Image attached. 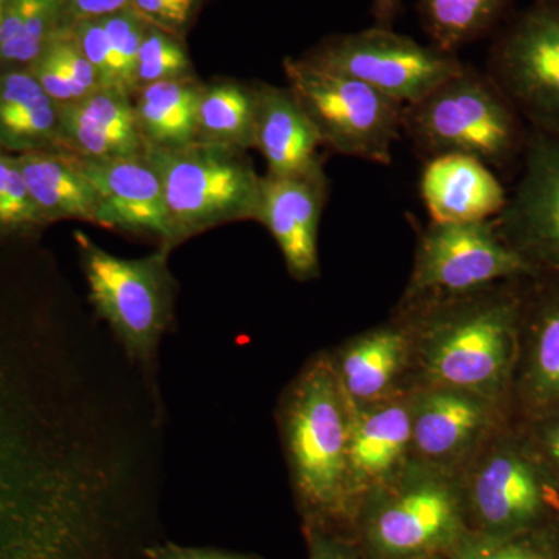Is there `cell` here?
<instances>
[{"label":"cell","mask_w":559,"mask_h":559,"mask_svg":"<svg viewBox=\"0 0 559 559\" xmlns=\"http://www.w3.org/2000/svg\"><path fill=\"white\" fill-rule=\"evenodd\" d=\"M131 0H58L60 11H66L70 24L79 21L102 20L117 11L128 9Z\"/></svg>","instance_id":"38"},{"label":"cell","mask_w":559,"mask_h":559,"mask_svg":"<svg viewBox=\"0 0 559 559\" xmlns=\"http://www.w3.org/2000/svg\"><path fill=\"white\" fill-rule=\"evenodd\" d=\"M487 75L533 130L559 138V0H533L500 25Z\"/></svg>","instance_id":"9"},{"label":"cell","mask_w":559,"mask_h":559,"mask_svg":"<svg viewBox=\"0 0 559 559\" xmlns=\"http://www.w3.org/2000/svg\"><path fill=\"white\" fill-rule=\"evenodd\" d=\"M362 539L369 559L450 555L468 533L466 503L440 469L415 471L371 492Z\"/></svg>","instance_id":"7"},{"label":"cell","mask_w":559,"mask_h":559,"mask_svg":"<svg viewBox=\"0 0 559 559\" xmlns=\"http://www.w3.org/2000/svg\"><path fill=\"white\" fill-rule=\"evenodd\" d=\"M540 447L549 460L550 468L559 477V412L546 415V423L540 430Z\"/></svg>","instance_id":"39"},{"label":"cell","mask_w":559,"mask_h":559,"mask_svg":"<svg viewBox=\"0 0 559 559\" xmlns=\"http://www.w3.org/2000/svg\"><path fill=\"white\" fill-rule=\"evenodd\" d=\"M146 559H261L257 555L240 554L215 547L183 546L173 540H154L143 549Z\"/></svg>","instance_id":"36"},{"label":"cell","mask_w":559,"mask_h":559,"mask_svg":"<svg viewBox=\"0 0 559 559\" xmlns=\"http://www.w3.org/2000/svg\"><path fill=\"white\" fill-rule=\"evenodd\" d=\"M164 189L168 235L160 249L237 221H255L261 178L248 151L194 142L171 151H146Z\"/></svg>","instance_id":"6"},{"label":"cell","mask_w":559,"mask_h":559,"mask_svg":"<svg viewBox=\"0 0 559 559\" xmlns=\"http://www.w3.org/2000/svg\"><path fill=\"white\" fill-rule=\"evenodd\" d=\"M535 272L503 238L495 219L430 223L419 237L409 294L473 293Z\"/></svg>","instance_id":"11"},{"label":"cell","mask_w":559,"mask_h":559,"mask_svg":"<svg viewBox=\"0 0 559 559\" xmlns=\"http://www.w3.org/2000/svg\"><path fill=\"white\" fill-rule=\"evenodd\" d=\"M116 66L117 90L134 95V72L146 24L131 7L102 17Z\"/></svg>","instance_id":"29"},{"label":"cell","mask_w":559,"mask_h":559,"mask_svg":"<svg viewBox=\"0 0 559 559\" xmlns=\"http://www.w3.org/2000/svg\"><path fill=\"white\" fill-rule=\"evenodd\" d=\"M450 559H558L554 547L535 530L516 535L495 536L468 530Z\"/></svg>","instance_id":"28"},{"label":"cell","mask_w":559,"mask_h":559,"mask_svg":"<svg viewBox=\"0 0 559 559\" xmlns=\"http://www.w3.org/2000/svg\"><path fill=\"white\" fill-rule=\"evenodd\" d=\"M466 510L476 532L507 536L535 530L549 509L543 471L524 451L500 447L471 476Z\"/></svg>","instance_id":"13"},{"label":"cell","mask_w":559,"mask_h":559,"mask_svg":"<svg viewBox=\"0 0 559 559\" xmlns=\"http://www.w3.org/2000/svg\"><path fill=\"white\" fill-rule=\"evenodd\" d=\"M14 157L0 151V198H2L3 190H5L7 182H9V176L11 167H13Z\"/></svg>","instance_id":"41"},{"label":"cell","mask_w":559,"mask_h":559,"mask_svg":"<svg viewBox=\"0 0 559 559\" xmlns=\"http://www.w3.org/2000/svg\"><path fill=\"white\" fill-rule=\"evenodd\" d=\"M202 84L197 76L162 81L132 95L146 151L179 150L194 143Z\"/></svg>","instance_id":"23"},{"label":"cell","mask_w":559,"mask_h":559,"mask_svg":"<svg viewBox=\"0 0 559 559\" xmlns=\"http://www.w3.org/2000/svg\"><path fill=\"white\" fill-rule=\"evenodd\" d=\"M69 156L97 193V226L148 235L164 245L168 235L164 189L159 173L146 153L110 159Z\"/></svg>","instance_id":"15"},{"label":"cell","mask_w":559,"mask_h":559,"mask_svg":"<svg viewBox=\"0 0 559 559\" xmlns=\"http://www.w3.org/2000/svg\"><path fill=\"white\" fill-rule=\"evenodd\" d=\"M419 191L432 223L496 219L509 201L491 168L465 154H441L428 159Z\"/></svg>","instance_id":"18"},{"label":"cell","mask_w":559,"mask_h":559,"mask_svg":"<svg viewBox=\"0 0 559 559\" xmlns=\"http://www.w3.org/2000/svg\"><path fill=\"white\" fill-rule=\"evenodd\" d=\"M43 223V216L33 201L31 191L25 186L16 157H14L9 182L0 198V231L31 229V227Z\"/></svg>","instance_id":"31"},{"label":"cell","mask_w":559,"mask_h":559,"mask_svg":"<svg viewBox=\"0 0 559 559\" xmlns=\"http://www.w3.org/2000/svg\"><path fill=\"white\" fill-rule=\"evenodd\" d=\"M522 117L487 72L465 64L425 98L404 108L403 134L426 159L465 154L506 167L524 154Z\"/></svg>","instance_id":"5"},{"label":"cell","mask_w":559,"mask_h":559,"mask_svg":"<svg viewBox=\"0 0 559 559\" xmlns=\"http://www.w3.org/2000/svg\"><path fill=\"white\" fill-rule=\"evenodd\" d=\"M191 76L197 75L183 40L148 25L135 64L134 94L150 84Z\"/></svg>","instance_id":"27"},{"label":"cell","mask_w":559,"mask_h":559,"mask_svg":"<svg viewBox=\"0 0 559 559\" xmlns=\"http://www.w3.org/2000/svg\"><path fill=\"white\" fill-rule=\"evenodd\" d=\"M492 411L495 403L479 396L432 385L411 403L412 448L430 468L454 465L485 436Z\"/></svg>","instance_id":"16"},{"label":"cell","mask_w":559,"mask_h":559,"mask_svg":"<svg viewBox=\"0 0 559 559\" xmlns=\"http://www.w3.org/2000/svg\"><path fill=\"white\" fill-rule=\"evenodd\" d=\"M428 301L419 331V360L437 388L495 403L518 358L522 305L488 288L465 294H421Z\"/></svg>","instance_id":"3"},{"label":"cell","mask_w":559,"mask_h":559,"mask_svg":"<svg viewBox=\"0 0 559 559\" xmlns=\"http://www.w3.org/2000/svg\"><path fill=\"white\" fill-rule=\"evenodd\" d=\"M75 240L92 307L108 323L157 403V355L175 322L178 290L168 267L170 252L159 249L142 259H123L100 248L83 231H76Z\"/></svg>","instance_id":"4"},{"label":"cell","mask_w":559,"mask_h":559,"mask_svg":"<svg viewBox=\"0 0 559 559\" xmlns=\"http://www.w3.org/2000/svg\"><path fill=\"white\" fill-rule=\"evenodd\" d=\"M411 334L401 326H382L362 334L334 362L341 388L355 407L384 400L409 356Z\"/></svg>","instance_id":"22"},{"label":"cell","mask_w":559,"mask_h":559,"mask_svg":"<svg viewBox=\"0 0 559 559\" xmlns=\"http://www.w3.org/2000/svg\"><path fill=\"white\" fill-rule=\"evenodd\" d=\"M301 60L337 75L362 81L403 105H414L465 68L459 55L423 46L393 28L331 35Z\"/></svg>","instance_id":"10"},{"label":"cell","mask_w":559,"mask_h":559,"mask_svg":"<svg viewBox=\"0 0 559 559\" xmlns=\"http://www.w3.org/2000/svg\"><path fill=\"white\" fill-rule=\"evenodd\" d=\"M130 7L146 24L183 40L200 0H131Z\"/></svg>","instance_id":"32"},{"label":"cell","mask_w":559,"mask_h":559,"mask_svg":"<svg viewBox=\"0 0 559 559\" xmlns=\"http://www.w3.org/2000/svg\"><path fill=\"white\" fill-rule=\"evenodd\" d=\"M495 221L536 270L559 274V138L535 130L528 135L520 183Z\"/></svg>","instance_id":"12"},{"label":"cell","mask_w":559,"mask_h":559,"mask_svg":"<svg viewBox=\"0 0 559 559\" xmlns=\"http://www.w3.org/2000/svg\"><path fill=\"white\" fill-rule=\"evenodd\" d=\"M50 100L31 72L14 70L0 75V121L21 116Z\"/></svg>","instance_id":"34"},{"label":"cell","mask_w":559,"mask_h":559,"mask_svg":"<svg viewBox=\"0 0 559 559\" xmlns=\"http://www.w3.org/2000/svg\"><path fill=\"white\" fill-rule=\"evenodd\" d=\"M305 538L310 559H367L358 547L334 535L330 527L305 525Z\"/></svg>","instance_id":"37"},{"label":"cell","mask_w":559,"mask_h":559,"mask_svg":"<svg viewBox=\"0 0 559 559\" xmlns=\"http://www.w3.org/2000/svg\"><path fill=\"white\" fill-rule=\"evenodd\" d=\"M60 13L58 0H36L21 35L13 43L0 47V60L24 64L38 60L51 33L57 31L53 25Z\"/></svg>","instance_id":"30"},{"label":"cell","mask_w":559,"mask_h":559,"mask_svg":"<svg viewBox=\"0 0 559 559\" xmlns=\"http://www.w3.org/2000/svg\"><path fill=\"white\" fill-rule=\"evenodd\" d=\"M288 87L318 131L320 143L341 156L389 165L403 134L406 105L362 81L308 64L283 62Z\"/></svg>","instance_id":"8"},{"label":"cell","mask_w":559,"mask_h":559,"mask_svg":"<svg viewBox=\"0 0 559 559\" xmlns=\"http://www.w3.org/2000/svg\"><path fill=\"white\" fill-rule=\"evenodd\" d=\"M16 162L44 223L81 219L97 226V193L69 154L33 151Z\"/></svg>","instance_id":"21"},{"label":"cell","mask_w":559,"mask_h":559,"mask_svg":"<svg viewBox=\"0 0 559 559\" xmlns=\"http://www.w3.org/2000/svg\"><path fill=\"white\" fill-rule=\"evenodd\" d=\"M329 198V178L323 164L293 176L261 178L255 221L263 224L297 280L319 274V224Z\"/></svg>","instance_id":"14"},{"label":"cell","mask_w":559,"mask_h":559,"mask_svg":"<svg viewBox=\"0 0 559 559\" xmlns=\"http://www.w3.org/2000/svg\"><path fill=\"white\" fill-rule=\"evenodd\" d=\"M32 69L28 72L38 80L40 87L44 92L58 103V105H64V103L80 100L79 91L73 86L72 81L66 76L60 66L57 64L46 51L39 55L38 60L32 62Z\"/></svg>","instance_id":"35"},{"label":"cell","mask_w":559,"mask_h":559,"mask_svg":"<svg viewBox=\"0 0 559 559\" xmlns=\"http://www.w3.org/2000/svg\"><path fill=\"white\" fill-rule=\"evenodd\" d=\"M353 404L326 355L307 364L278 409L294 491L305 525L329 527L355 500L348 468Z\"/></svg>","instance_id":"2"},{"label":"cell","mask_w":559,"mask_h":559,"mask_svg":"<svg viewBox=\"0 0 559 559\" xmlns=\"http://www.w3.org/2000/svg\"><path fill=\"white\" fill-rule=\"evenodd\" d=\"M411 448V404L378 401L353 406L348 468L355 499L395 480Z\"/></svg>","instance_id":"19"},{"label":"cell","mask_w":559,"mask_h":559,"mask_svg":"<svg viewBox=\"0 0 559 559\" xmlns=\"http://www.w3.org/2000/svg\"><path fill=\"white\" fill-rule=\"evenodd\" d=\"M255 86L238 80L202 84L197 140L241 151L255 148Z\"/></svg>","instance_id":"24"},{"label":"cell","mask_w":559,"mask_h":559,"mask_svg":"<svg viewBox=\"0 0 559 559\" xmlns=\"http://www.w3.org/2000/svg\"><path fill=\"white\" fill-rule=\"evenodd\" d=\"M50 347L0 333V559H112L116 502Z\"/></svg>","instance_id":"1"},{"label":"cell","mask_w":559,"mask_h":559,"mask_svg":"<svg viewBox=\"0 0 559 559\" xmlns=\"http://www.w3.org/2000/svg\"><path fill=\"white\" fill-rule=\"evenodd\" d=\"M7 0H0V22H2L3 11H5Z\"/></svg>","instance_id":"42"},{"label":"cell","mask_w":559,"mask_h":559,"mask_svg":"<svg viewBox=\"0 0 559 559\" xmlns=\"http://www.w3.org/2000/svg\"><path fill=\"white\" fill-rule=\"evenodd\" d=\"M524 390L535 409L559 412V294L544 296L533 312Z\"/></svg>","instance_id":"26"},{"label":"cell","mask_w":559,"mask_h":559,"mask_svg":"<svg viewBox=\"0 0 559 559\" xmlns=\"http://www.w3.org/2000/svg\"><path fill=\"white\" fill-rule=\"evenodd\" d=\"M70 25H72L73 35L79 40L81 51L97 72L102 87L117 90L112 49H110L108 33H106L102 20L79 21Z\"/></svg>","instance_id":"33"},{"label":"cell","mask_w":559,"mask_h":559,"mask_svg":"<svg viewBox=\"0 0 559 559\" xmlns=\"http://www.w3.org/2000/svg\"><path fill=\"white\" fill-rule=\"evenodd\" d=\"M60 116V153L83 159L145 154L130 95L98 87L80 100L64 103Z\"/></svg>","instance_id":"17"},{"label":"cell","mask_w":559,"mask_h":559,"mask_svg":"<svg viewBox=\"0 0 559 559\" xmlns=\"http://www.w3.org/2000/svg\"><path fill=\"white\" fill-rule=\"evenodd\" d=\"M255 94V150L266 160L267 175H301L322 164L318 131L294 92L260 83Z\"/></svg>","instance_id":"20"},{"label":"cell","mask_w":559,"mask_h":559,"mask_svg":"<svg viewBox=\"0 0 559 559\" xmlns=\"http://www.w3.org/2000/svg\"><path fill=\"white\" fill-rule=\"evenodd\" d=\"M511 5L513 0H418V14L430 46L457 55L498 32Z\"/></svg>","instance_id":"25"},{"label":"cell","mask_w":559,"mask_h":559,"mask_svg":"<svg viewBox=\"0 0 559 559\" xmlns=\"http://www.w3.org/2000/svg\"><path fill=\"white\" fill-rule=\"evenodd\" d=\"M403 0H371V16L378 27L392 28L400 16Z\"/></svg>","instance_id":"40"}]
</instances>
